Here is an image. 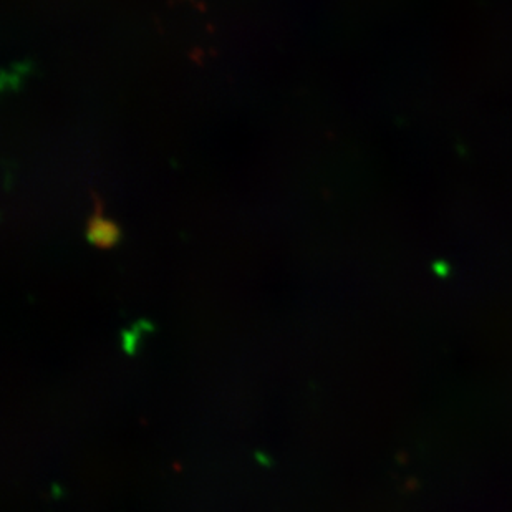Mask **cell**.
<instances>
[{
    "label": "cell",
    "mask_w": 512,
    "mask_h": 512,
    "mask_svg": "<svg viewBox=\"0 0 512 512\" xmlns=\"http://www.w3.org/2000/svg\"><path fill=\"white\" fill-rule=\"evenodd\" d=\"M90 239L98 246H110L116 241V228L105 219H93L90 226Z\"/></svg>",
    "instance_id": "6da1fadb"
}]
</instances>
